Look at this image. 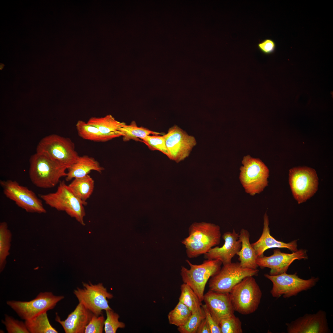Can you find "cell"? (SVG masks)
I'll return each instance as SVG.
<instances>
[{"instance_id": "obj_1", "label": "cell", "mask_w": 333, "mask_h": 333, "mask_svg": "<svg viewBox=\"0 0 333 333\" xmlns=\"http://www.w3.org/2000/svg\"><path fill=\"white\" fill-rule=\"evenodd\" d=\"M29 162V178L37 187H53L66 176L67 166L44 154L36 152L31 156Z\"/></svg>"}, {"instance_id": "obj_2", "label": "cell", "mask_w": 333, "mask_h": 333, "mask_svg": "<svg viewBox=\"0 0 333 333\" xmlns=\"http://www.w3.org/2000/svg\"><path fill=\"white\" fill-rule=\"evenodd\" d=\"M189 235L181 241L189 258L205 254L220 242V227L210 223L194 222L190 226Z\"/></svg>"}, {"instance_id": "obj_3", "label": "cell", "mask_w": 333, "mask_h": 333, "mask_svg": "<svg viewBox=\"0 0 333 333\" xmlns=\"http://www.w3.org/2000/svg\"><path fill=\"white\" fill-rule=\"evenodd\" d=\"M235 311L243 315L255 312L260 302L262 293L253 276L243 279L229 293Z\"/></svg>"}, {"instance_id": "obj_4", "label": "cell", "mask_w": 333, "mask_h": 333, "mask_svg": "<svg viewBox=\"0 0 333 333\" xmlns=\"http://www.w3.org/2000/svg\"><path fill=\"white\" fill-rule=\"evenodd\" d=\"M242 163L239 178L245 192L251 196L261 192L268 185L267 167L259 158L249 155L244 157Z\"/></svg>"}, {"instance_id": "obj_5", "label": "cell", "mask_w": 333, "mask_h": 333, "mask_svg": "<svg viewBox=\"0 0 333 333\" xmlns=\"http://www.w3.org/2000/svg\"><path fill=\"white\" fill-rule=\"evenodd\" d=\"M41 199L50 207L64 211L84 225L85 212L83 203L74 195L64 181H60L56 191L39 195Z\"/></svg>"}, {"instance_id": "obj_6", "label": "cell", "mask_w": 333, "mask_h": 333, "mask_svg": "<svg viewBox=\"0 0 333 333\" xmlns=\"http://www.w3.org/2000/svg\"><path fill=\"white\" fill-rule=\"evenodd\" d=\"M186 261L190 268L181 266L180 274L182 281L192 289L202 302L206 283L210 278L220 270L222 263L217 259L206 260L197 265L192 264L188 260Z\"/></svg>"}, {"instance_id": "obj_7", "label": "cell", "mask_w": 333, "mask_h": 333, "mask_svg": "<svg viewBox=\"0 0 333 333\" xmlns=\"http://www.w3.org/2000/svg\"><path fill=\"white\" fill-rule=\"evenodd\" d=\"M36 152L44 154L68 168L80 157L70 139L56 134L48 135L41 139L37 146Z\"/></svg>"}, {"instance_id": "obj_8", "label": "cell", "mask_w": 333, "mask_h": 333, "mask_svg": "<svg viewBox=\"0 0 333 333\" xmlns=\"http://www.w3.org/2000/svg\"><path fill=\"white\" fill-rule=\"evenodd\" d=\"M289 182L293 195L298 204L305 202L317 191L319 179L313 168L295 167L289 171Z\"/></svg>"}, {"instance_id": "obj_9", "label": "cell", "mask_w": 333, "mask_h": 333, "mask_svg": "<svg viewBox=\"0 0 333 333\" xmlns=\"http://www.w3.org/2000/svg\"><path fill=\"white\" fill-rule=\"evenodd\" d=\"M64 298L63 296H56L51 292H41L31 301L9 300L6 304L21 319L25 321L53 309Z\"/></svg>"}, {"instance_id": "obj_10", "label": "cell", "mask_w": 333, "mask_h": 333, "mask_svg": "<svg viewBox=\"0 0 333 333\" xmlns=\"http://www.w3.org/2000/svg\"><path fill=\"white\" fill-rule=\"evenodd\" d=\"M259 270L242 267L239 262L223 265L209 282V290L222 293H229L232 288L243 279L257 275Z\"/></svg>"}, {"instance_id": "obj_11", "label": "cell", "mask_w": 333, "mask_h": 333, "mask_svg": "<svg viewBox=\"0 0 333 333\" xmlns=\"http://www.w3.org/2000/svg\"><path fill=\"white\" fill-rule=\"evenodd\" d=\"M264 276L272 282L270 293L276 298L282 295L285 298L296 296L314 286L319 280V278L314 277L305 280L299 278L296 273L288 274L286 273L276 275L266 274Z\"/></svg>"}, {"instance_id": "obj_12", "label": "cell", "mask_w": 333, "mask_h": 333, "mask_svg": "<svg viewBox=\"0 0 333 333\" xmlns=\"http://www.w3.org/2000/svg\"><path fill=\"white\" fill-rule=\"evenodd\" d=\"M83 288L77 287L73 293L79 302L81 303L94 314L101 315L102 310L112 309L107 299L113 298V294L108 292L102 283L93 284L83 282Z\"/></svg>"}, {"instance_id": "obj_13", "label": "cell", "mask_w": 333, "mask_h": 333, "mask_svg": "<svg viewBox=\"0 0 333 333\" xmlns=\"http://www.w3.org/2000/svg\"><path fill=\"white\" fill-rule=\"evenodd\" d=\"M0 184L6 196L27 212L38 213L46 212L42 200L27 187L11 180H1Z\"/></svg>"}, {"instance_id": "obj_14", "label": "cell", "mask_w": 333, "mask_h": 333, "mask_svg": "<svg viewBox=\"0 0 333 333\" xmlns=\"http://www.w3.org/2000/svg\"><path fill=\"white\" fill-rule=\"evenodd\" d=\"M163 135L169 154L168 158L177 163L187 157L197 143L194 136L176 125L170 128Z\"/></svg>"}, {"instance_id": "obj_15", "label": "cell", "mask_w": 333, "mask_h": 333, "mask_svg": "<svg viewBox=\"0 0 333 333\" xmlns=\"http://www.w3.org/2000/svg\"><path fill=\"white\" fill-rule=\"evenodd\" d=\"M286 325L288 333L331 332L326 313L322 310L315 314H306Z\"/></svg>"}, {"instance_id": "obj_16", "label": "cell", "mask_w": 333, "mask_h": 333, "mask_svg": "<svg viewBox=\"0 0 333 333\" xmlns=\"http://www.w3.org/2000/svg\"><path fill=\"white\" fill-rule=\"evenodd\" d=\"M308 258L306 251L301 249L291 254L282 252L279 249L273 250L270 256L258 257L257 264L261 268L270 269L269 274L279 275L286 273L289 267L294 261Z\"/></svg>"}, {"instance_id": "obj_17", "label": "cell", "mask_w": 333, "mask_h": 333, "mask_svg": "<svg viewBox=\"0 0 333 333\" xmlns=\"http://www.w3.org/2000/svg\"><path fill=\"white\" fill-rule=\"evenodd\" d=\"M222 237L224 240L223 245L211 248L204 254V257L206 260H219L225 265L232 262V258L240 250L241 245L239 234L234 229L232 232H225Z\"/></svg>"}, {"instance_id": "obj_18", "label": "cell", "mask_w": 333, "mask_h": 333, "mask_svg": "<svg viewBox=\"0 0 333 333\" xmlns=\"http://www.w3.org/2000/svg\"><path fill=\"white\" fill-rule=\"evenodd\" d=\"M203 301L219 325L220 321L234 314L229 293L217 292L209 290L204 294Z\"/></svg>"}, {"instance_id": "obj_19", "label": "cell", "mask_w": 333, "mask_h": 333, "mask_svg": "<svg viewBox=\"0 0 333 333\" xmlns=\"http://www.w3.org/2000/svg\"><path fill=\"white\" fill-rule=\"evenodd\" d=\"M93 314L83 304L79 302L65 320H61L56 314L55 320L62 326L66 333H84Z\"/></svg>"}, {"instance_id": "obj_20", "label": "cell", "mask_w": 333, "mask_h": 333, "mask_svg": "<svg viewBox=\"0 0 333 333\" xmlns=\"http://www.w3.org/2000/svg\"><path fill=\"white\" fill-rule=\"evenodd\" d=\"M263 228L262 234L259 239L251 244L258 257L264 256L266 250L272 248H287L294 252L298 250L297 240L286 243L275 239L270 234L268 216L266 212L263 217Z\"/></svg>"}, {"instance_id": "obj_21", "label": "cell", "mask_w": 333, "mask_h": 333, "mask_svg": "<svg viewBox=\"0 0 333 333\" xmlns=\"http://www.w3.org/2000/svg\"><path fill=\"white\" fill-rule=\"evenodd\" d=\"M104 169L93 158L86 155L80 156L76 162L67 169L65 180L69 181L73 179L84 177L92 171L100 173Z\"/></svg>"}, {"instance_id": "obj_22", "label": "cell", "mask_w": 333, "mask_h": 333, "mask_svg": "<svg viewBox=\"0 0 333 333\" xmlns=\"http://www.w3.org/2000/svg\"><path fill=\"white\" fill-rule=\"evenodd\" d=\"M249 238L250 234L248 231L242 228L239 234L241 248L236 255L239 256V263L242 267L256 269L258 266L257 264L258 257L250 243Z\"/></svg>"}, {"instance_id": "obj_23", "label": "cell", "mask_w": 333, "mask_h": 333, "mask_svg": "<svg viewBox=\"0 0 333 333\" xmlns=\"http://www.w3.org/2000/svg\"><path fill=\"white\" fill-rule=\"evenodd\" d=\"M87 122L96 127L102 134L112 139L123 136L120 129L125 124L116 120L111 115L103 117H91Z\"/></svg>"}, {"instance_id": "obj_24", "label": "cell", "mask_w": 333, "mask_h": 333, "mask_svg": "<svg viewBox=\"0 0 333 333\" xmlns=\"http://www.w3.org/2000/svg\"><path fill=\"white\" fill-rule=\"evenodd\" d=\"M68 186L74 195L83 203L87 205L86 200L92 193L94 182L88 175L83 177L76 178Z\"/></svg>"}, {"instance_id": "obj_25", "label": "cell", "mask_w": 333, "mask_h": 333, "mask_svg": "<svg viewBox=\"0 0 333 333\" xmlns=\"http://www.w3.org/2000/svg\"><path fill=\"white\" fill-rule=\"evenodd\" d=\"M76 126L79 135L84 139L97 142H105L112 139L102 134L96 127L83 121H78Z\"/></svg>"}, {"instance_id": "obj_26", "label": "cell", "mask_w": 333, "mask_h": 333, "mask_svg": "<svg viewBox=\"0 0 333 333\" xmlns=\"http://www.w3.org/2000/svg\"><path fill=\"white\" fill-rule=\"evenodd\" d=\"M25 323L30 333H58L50 323L47 312L43 313L31 319L25 320Z\"/></svg>"}, {"instance_id": "obj_27", "label": "cell", "mask_w": 333, "mask_h": 333, "mask_svg": "<svg viewBox=\"0 0 333 333\" xmlns=\"http://www.w3.org/2000/svg\"><path fill=\"white\" fill-rule=\"evenodd\" d=\"M123 134V140L126 142L130 140L140 141L143 138L150 134L153 135L162 134V133L150 130L143 127L137 126L136 122L132 121L130 125L126 124L120 129Z\"/></svg>"}, {"instance_id": "obj_28", "label": "cell", "mask_w": 333, "mask_h": 333, "mask_svg": "<svg viewBox=\"0 0 333 333\" xmlns=\"http://www.w3.org/2000/svg\"><path fill=\"white\" fill-rule=\"evenodd\" d=\"M12 235L5 222L0 224V271L2 272L6 264V260L9 254Z\"/></svg>"}, {"instance_id": "obj_29", "label": "cell", "mask_w": 333, "mask_h": 333, "mask_svg": "<svg viewBox=\"0 0 333 333\" xmlns=\"http://www.w3.org/2000/svg\"><path fill=\"white\" fill-rule=\"evenodd\" d=\"M181 294L179 301L188 307L193 313L201 307L202 304L192 289L187 284L183 283L180 286Z\"/></svg>"}, {"instance_id": "obj_30", "label": "cell", "mask_w": 333, "mask_h": 333, "mask_svg": "<svg viewBox=\"0 0 333 333\" xmlns=\"http://www.w3.org/2000/svg\"><path fill=\"white\" fill-rule=\"evenodd\" d=\"M192 314L190 310L179 302L168 315L169 323L179 327L184 325Z\"/></svg>"}, {"instance_id": "obj_31", "label": "cell", "mask_w": 333, "mask_h": 333, "mask_svg": "<svg viewBox=\"0 0 333 333\" xmlns=\"http://www.w3.org/2000/svg\"><path fill=\"white\" fill-rule=\"evenodd\" d=\"M205 315L202 306L195 312L192 313L185 324L178 327V330L180 333H196L197 329Z\"/></svg>"}, {"instance_id": "obj_32", "label": "cell", "mask_w": 333, "mask_h": 333, "mask_svg": "<svg viewBox=\"0 0 333 333\" xmlns=\"http://www.w3.org/2000/svg\"><path fill=\"white\" fill-rule=\"evenodd\" d=\"M148 135L141 139L150 150H159L166 155L168 158L169 154L166 148L163 135Z\"/></svg>"}, {"instance_id": "obj_33", "label": "cell", "mask_w": 333, "mask_h": 333, "mask_svg": "<svg viewBox=\"0 0 333 333\" xmlns=\"http://www.w3.org/2000/svg\"><path fill=\"white\" fill-rule=\"evenodd\" d=\"M219 326L221 333H242L241 323L240 319L233 314L221 320Z\"/></svg>"}, {"instance_id": "obj_34", "label": "cell", "mask_w": 333, "mask_h": 333, "mask_svg": "<svg viewBox=\"0 0 333 333\" xmlns=\"http://www.w3.org/2000/svg\"><path fill=\"white\" fill-rule=\"evenodd\" d=\"M106 319H105L104 330L106 333H115L119 328L125 327V324L119 321L120 316L112 309L105 310Z\"/></svg>"}, {"instance_id": "obj_35", "label": "cell", "mask_w": 333, "mask_h": 333, "mask_svg": "<svg viewBox=\"0 0 333 333\" xmlns=\"http://www.w3.org/2000/svg\"><path fill=\"white\" fill-rule=\"evenodd\" d=\"M8 333H30L24 322L15 319L7 314L2 320Z\"/></svg>"}, {"instance_id": "obj_36", "label": "cell", "mask_w": 333, "mask_h": 333, "mask_svg": "<svg viewBox=\"0 0 333 333\" xmlns=\"http://www.w3.org/2000/svg\"><path fill=\"white\" fill-rule=\"evenodd\" d=\"M105 318L103 315L93 314L86 326L84 333H102L104 330Z\"/></svg>"}, {"instance_id": "obj_37", "label": "cell", "mask_w": 333, "mask_h": 333, "mask_svg": "<svg viewBox=\"0 0 333 333\" xmlns=\"http://www.w3.org/2000/svg\"><path fill=\"white\" fill-rule=\"evenodd\" d=\"M204 312L205 319L210 328L211 333H221L219 325L213 317L206 305L201 306Z\"/></svg>"}, {"instance_id": "obj_38", "label": "cell", "mask_w": 333, "mask_h": 333, "mask_svg": "<svg viewBox=\"0 0 333 333\" xmlns=\"http://www.w3.org/2000/svg\"><path fill=\"white\" fill-rule=\"evenodd\" d=\"M257 47L262 53L265 55H269L275 51L276 44L273 40L267 39L258 43Z\"/></svg>"}, {"instance_id": "obj_39", "label": "cell", "mask_w": 333, "mask_h": 333, "mask_svg": "<svg viewBox=\"0 0 333 333\" xmlns=\"http://www.w3.org/2000/svg\"><path fill=\"white\" fill-rule=\"evenodd\" d=\"M196 333H211L210 328L205 318L200 323Z\"/></svg>"}, {"instance_id": "obj_40", "label": "cell", "mask_w": 333, "mask_h": 333, "mask_svg": "<svg viewBox=\"0 0 333 333\" xmlns=\"http://www.w3.org/2000/svg\"><path fill=\"white\" fill-rule=\"evenodd\" d=\"M3 66H4V65L3 64H0V68L1 69H2L3 68Z\"/></svg>"}]
</instances>
